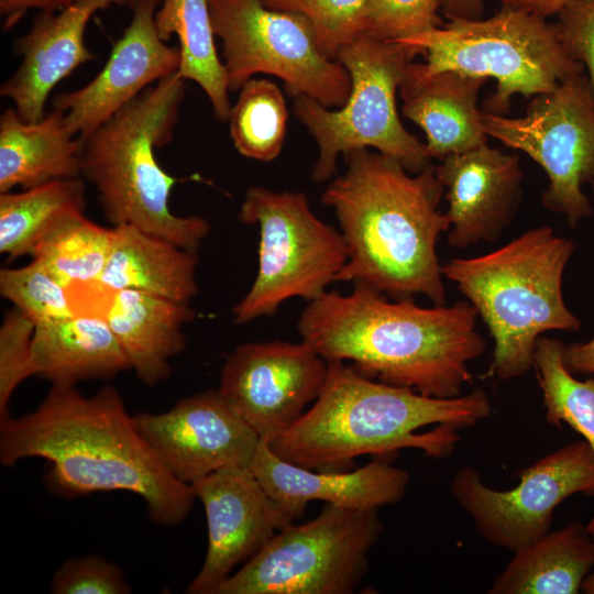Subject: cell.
Instances as JSON below:
<instances>
[{"label": "cell", "mask_w": 594, "mask_h": 594, "mask_svg": "<svg viewBox=\"0 0 594 594\" xmlns=\"http://www.w3.org/2000/svg\"><path fill=\"white\" fill-rule=\"evenodd\" d=\"M441 0H370L362 20L361 35L383 42L441 28Z\"/></svg>", "instance_id": "34"}, {"label": "cell", "mask_w": 594, "mask_h": 594, "mask_svg": "<svg viewBox=\"0 0 594 594\" xmlns=\"http://www.w3.org/2000/svg\"><path fill=\"white\" fill-rule=\"evenodd\" d=\"M0 295L35 326L74 314L67 288L37 260L0 271Z\"/></svg>", "instance_id": "32"}, {"label": "cell", "mask_w": 594, "mask_h": 594, "mask_svg": "<svg viewBox=\"0 0 594 594\" xmlns=\"http://www.w3.org/2000/svg\"><path fill=\"white\" fill-rule=\"evenodd\" d=\"M594 194V182L591 184ZM563 361L572 374H594V338L564 346Z\"/></svg>", "instance_id": "39"}, {"label": "cell", "mask_w": 594, "mask_h": 594, "mask_svg": "<svg viewBox=\"0 0 594 594\" xmlns=\"http://www.w3.org/2000/svg\"><path fill=\"white\" fill-rule=\"evenodd\" d=\"M133 0H78L55 13L40 12L30 31L15 38L13 48L22 56L16 70L0 87L19 117L37 122L45 117L46 100L54 87L81 64L96 59L85 43V32L96 12Z\"/></svg>", "instance_id": "19"}, {"label": "cell", "mask_w": 594, "mask_h": 594, "mask_svg": "<svg viewBox=\"0 0 594 594\" xmlns=\"http://www.w3.org/2000/svg\"><path fill=\"white\" fill-rule=\"evenodd\" d=\"M508 491L487 486L472 466L453 476L451 492L488 543L516 551L550 531L553 513L578 493L594 496V452L585 440L569 443L520 470Z\"/></svg>", "instance_id": "13"}, {"label": "cell", "mask_w": 594, "mask_h": 594, "mask_svg": "<svg viewBox=\"0 0 594 594\" xmlns=\"http://www.w3.org/2000/svg\"><path fill=\"white\" fill-rule=\"evenodd\" d=\"M205 509L208 543L189 594H213L233 569L253 558L294 521L263 488L250 468H230L191 484Z\"/></svg>", "instance_id": "16"}, {"label": "cell", "mask_w": 594, "mask_h": 594, "mask_svg": "<svg viewBox=\"0 0 594 594\" xmlns=\"http://www.w3.org/2000/svg\"><path fill=\"white\" fill-rule=\"evenodd\" d=\"M88 314L106 319L131 370L147 386L168 377L169 360L186 345L184 327L196 316L186 302L136 289L110 290L102 285Z\"/></svg>", "instance_id": "21"}, {"label": "cell", "mask_w": 594, "mask_h": 594, "mask_svg": "<svg viewBox=\"0 0 594 594\" xmlns=\"http://www.w3.org/2000/svg\"><path fill=\"white\" fill-rule=\"evenodd\" d=\"M468 300L421 307L355 284L308 302L297 329L327 362L350 361L362 375L437 398L458 397L470 363L486 350Z\"/></svg>", "instance_id": "2"}, {"label": "cell", "mask_w": 594, "mask_h": 594, "mask_svg": "<svg viewBox=\"0 0 594 594\" xmlns=\"http://www.w3.org/2000/svg\"><path fill=\"white\" fill-rule=\"evenodd\" d=\"M571 0H501L505 9L521 10L540 18L556 15Z\"/></svg>", "instance_id": "41"}, {"label": "cell", "mask_w": 594, "mask_h": 594, "mask_svg": "<svg viewBox=\"0 0 594 594\" xmlns=\"http://www.w3.org/2000/svg\"><path fill=\"white\" fill-rule=\"evenodd\" d=\"M591 535L594 541V532ZM581 590L586 594H594V572L586 575L582 582Z\"/></svg>", "instance_id": "42"}, {"label": "cell", "mask_w": 594, "mask_h": 594, "mask_svg": "<svg viewBox=\"0 0 594 594\" xmlns=\"http://www.w3.org/2000/svg\"><path fill=\"white\" fill-rule=\"evenodd\" d=\"M54 594H127L131 587L121 569L100 556L74 558L55 572Z\"/></svg>", "instance_id": "36"}, {"label": "cell", "mask_w": 594, "mask_h": 594, "mask_svg": "<svg viewBox=\"0 0 594 594\" xmlns=\"http://www.w3.org/2000/svg\"><path fill=\"white\" fill-rule=\"evenodd\" d=\"M556 15L560 42L575 62L587 68L594 96V0H571Z\"/></svg>", "instance_id": "37"}, {"label": "cell", "mask_w": 594, "mask_h": 594, "mask_svg": "<svg viewBox=\"0 0 594 594\" xmlns=\"http://www.w3.org/2000/svg\"><path fill=\"white\" fill-rule=\"evenodd\" d=\"M441 12L451 20H479L484 13L483 0H441Z\"/></svg>", "instance_id": "40"}, {"label": "cell", "mask_w": 594, "mask_h": 594, "mask_svg": "<svg viewBox=\"0 0 594 594\" xmlns=\"http://www.w3.org/2000/svg\"><path fill=\"white\" fill-rule=\"evenodd\" d=\"M162 0H133V16L97 76L81 88L55 96L73 135L82 139L152 84L179 68L180 52L160 37L155 12Z\"/></svg>", "instance_id": "17"}, {"label": "cell", "mask_w": 594, "mask_h": 594, "mask_svg": "<svg viewBox=\"0 0 594 594\" xmlns=\"http://www.w3.org/2000/svg\"><path fill=\"white\" fill-rule=\"evenodd\" d=\"M398 42L416 47L428 72L494 78L496 92L485 111L497 114L508 111L514 95L538 96L584 72L561 44L554 23L516 9L501 8L488 19L451 20Z\"/></svg>", "instance_id": "8"}, {"label": "cell", "mask_w": 594, "mask_h": 594, "mask_svg": "<svg viewBox=\"0 0 594 594\" xmlns=\"http://www.w3.org/2000/svg\"><path fill=\"white\" fill-rule=\"evenodd\" d=\"M238 218L260 234L256 277L232 310L238 324L273 316L290 298H319L346 263L341 232L311 211L302 193L252 186Z\"/></svg>", "instance_id": "9"}, {"label": "cell", "mask_w": 594, "mask_h": 594, "mask_svg": "<svg viewBox=\"0 0 594 594\" xmlns=\"http://www.w3.org/2000/svg\"><path fill=\"white\" fill-rule=\"evenodd\" d=\"M209 7L230 90H240L256 74H267L280 78L294 98L307 96L326 108L345 103L350 76L341 63L322 53L304 16L267 9L262 0H209Z\"/></svg>", "instance_id": "11"}, {"label": "cell", "mask_w": 594, "mask_h": 594, "mask_svg": "<svg viewBox=\"0 0 594 594\" xmlns=\"http://www.w3.org/2000/svg\"><path fill=\"white\" fill-rule=\"evenodd\" d=\"M491 411L482 389L452 398L429 397L330 361L311 407L268 444L285 461L315 471H346L361 455L386 457L410 448L446 459L460 440L458 430L476 425Z\"/></svg>", "instance_id": "4"}, {"label": "cell", "mask_w": 594, "mask_h": 594, "mask_svg": "<svg viewBox=\"0 0 594 594\" xmlns=\"http://www.w3.org/2000/svg\"><path fill=\"white\" fill-rule=\"evenodd\" d=\"M32 366L34 375L65 386L108 380L131 370L106 319L92 314L36 324Z\"/></svg>", "instance_id": "23"}, {"label": "cell", "mask_w": 594, "mask_h": 594, "mask_svg": "<svg viewBox=\"0 0 594 594\" xmlns=\"http://www.w3.org/2000/svg\"><path fill=\"white\" fill-rule=\"evenodd\" d=\"M345 172L324 189L348 260L337 280L367 286L391 299L427 297L446 304L437 243L450 224L439 209L444 190L433 166L411 174L370 148L345 155Z\"/></svg>", "instance_id": "3"}, {"label": "cell", "mask_w": 594, "mask_h": 594, "mask_svg": "<svg viewBox=\"0 0 594 594\" xmlns=\"http://www.w3.org/2000/svg\"><path fill=\"white\" fill-rule=\"evenodd\" d=\"M490 594H576L594 566V541L580 522L549 531L514 551Z\"/></svg>", "instance_id": "26"}, {"label": "cell", "mask_w": 594, "mask_h": 594, "mask_svg": "<svg viewBox=\"0 0 594 594\" xmlns=\"http://www.w3.org/2000/svg\"><path fill=\"white\" fill-rule=\"evenodd\" d=\"M80 177L56 179L21 193L0 194V252L9 258L33 255L47 230L70 210L85 211Z\"/></svg>", "instance_id": "28"}, {"label": "cell", "mask_w": 594, "mask_h": 594, "mask_svg": "<svg viewBox=\"0 0 594 594\" xmlns=\"http://www.w3.org/2000/svg\"><path fill=\"white\" fill-rule=\"evenodd\" d=\"M35 323L13 307L0 326V421L10 417L9 400L16 387L34 375L32 340Z\"/></svg>", "instance_id": "35"}, {"label": "cell", "mask_w": 594, "mask_h": 594, "mask_svg": "<svg viewBox=\"0 0 594 594\" xmlns=\"http://www.w3.org/2000/svg\"><path fill=\"white\" fill-rule=\"evenodd\" d=\"M53 109L37 122L22 120L15 109L0 117V194L80 177V142Z\"/></svg>", "instance_id": "25"}, {"label": "cell", "mask_w": 594, "mask_h": 594, "mask_svg": "<svg viewBox=\"0 0 594 594\" xmlns=\"http://www.w3.org/2000/svg\"><path fill=\"white\" fill-rule=\"evenodd\" d=\"M133 418L165 469L189 485L224 469L250 468L261 439L218 389L186 397L167 411Z\"/></svg>", "instance_id": "15"}, {"label": "cell", "mask_w": 594, "mask_h": 594, "mask_svg": "<svg viewBox=\"0 0 594 594\" xmlns=\"http://www.w3.org/2000/svg\"><path fill=\"white\" fill-rule=\"evenodd\" d=\"M26 458L51 463L45 473L51 492L66 497L131 492L160 525H179L196 499L191 485L175 479L140 435L112 386L86 397L75 386L52 385L34 411L0 421L1 463Z\"/></svg>", "instance_id": "1"}, {"label": "cell", "mask_w": 594, "mask_h": 594, "mask_svg": "<svg viewBox=\"0 0 594 594\" xmlns=\"http://www.w3.org/2000/svg\"><path fill=\"white\" fill-rule=\"evenodd\" d=\"M250 469L294 520L311 502L362 510L394 505L403 499L409 483L407 471L384 461H372L353 471L306 469L275 454L267 438L260 439Z\"/></svg>", "instance_id": "20"}, {"label": "cell", "mask_w": 594, "mask_h": 594, "mask_svg": "<svg viewBox=\"0 0 594 594\" xmlns=\"http://www.w3.org/2000/svg\"><path fill=\"white\" fill-rule=\"evenodd\" d=\"M113 228H103L70 210L61 216L40 240L32 255L66 288L99 282L106 266Z\"/></svg>", "instance_id": "29"}, {"label": "cell", "mask_w": 594, "mask_h": 594, "mask_svg": "<svg viewBox=\"0 0 594 594\" xmlns=\"http://www.w3.org/2000/svg\"><path fill=\"white\" fill-rule=\"evenodd\" d=\"M370 0H262L271 10L297 13L312 26L322 53L336 59L339 52L361 35Z\"/></svg>", "instance_id": "33"}, {"label": "cell", "mask_w": 594, "mask_h": 594, "mask_svg": "<svg viewBox=\"0 0 594 594\" xmlns=\"http://www.w3.org/2000/svg\"><path fill=\"white\" fill-rule=\"evenodd\" d=\"M433 169L448 201V245L462 250L497 241L521 202L518 156L485 144L446 156Z\"/></svg>", "instance_id": "18"}, {"label": "cell", "mask_w": 594, "mask_h": 594, "mask_svg": "<svg viewBox=\"0 0 594 594\" xmlns=\"http://www.w3.org/2000/svg\"><path fill=\"white\" fill-rule=\"evenodd\" d=\"M418 55L414 46L360 35L336 58L351 79L350 95L342 107L330 110L310 97L295 98L293 112L318 146L311 173L315 182L330 179L339 154L359 148H374L411 174L431 166L425 143L404 128L396 106L406 68Z\"/></svg>", "instance_id": "7"}, {"label": "cell", "mask_w": 594, "mask_h": 594, "mask_svg": "<svg viewBox=\"0 0 594 594\" xmlns=\"http://www.w3.org/2000/svg\"><path fill=\"white\" fill-rule=\"evenodd\" d=\"M482 121L488 136L526 153L546 172L543 207L572 228L593 215L582 189L594 182V96L584 72L536 96L522 117L482 110Z\"/></svg>", "instance_id": "12"}, {"label": "cell", "mask_w": 594, "mask_h": 594, "mask_svg": "<svg viewBox=\"0 0 594 594\" xmlns=\"http://www.w3.org/2000/svg\"><path fill=\"white\" fill-rule=\"evenodd\" d=\"M155 25L164 42L177 35L180 52L177 73L201 87L217 120L228 121L232 108L230 89L215 43L209 0H162L155 12Z\"/></svg>", "instance_id": "27"}, {"label": "cell", "mask_w": 594, "mask_h": 594, "mask_svg": "<svg viewBox=\"0 0 594 594\" xmlns=\"http://www.w3.org/2000/svg\"><path fill=\"white\" fill-rule=\"evenodd\" d=\"M378 509L324 504L312 519L289 524L213 594H351L383 531Z\"/></svg>", "instance_id": "10"}, {"label": "cell", "mask_w": 594, "mask_h": 594, "mask_svg": "<svg viewBox=\"0 0 594 594\" xmlns=\"http://www.w3.org/2000/svg\"><path fill=\"white\" fill-rule=\"evenodd\" d=\"M287 118L279 88L267 79H249L228 119L235 150L248 158L275 160L285 142Z\"/></svg>", "instance_id": "31"}, {"label": "cell", "mask_w": 594, "mask_h": 594, "mask_svg": "<svg viewBox=\"0 0 594 594\" xmlns=\"http://www.w3.org/2000/svg\"><path fill=\"white\" fill-rule=\"evenodd\" d=\"M486 78L455 70L428 72L424 63L407 66L399 86L403 116L426 135L430 158L463 153L487 144L479 92Z\"/></svg>", "instance_id": "22"}, {"label": "cell", "mask_w": 594, "mask_h": 594, "mask_svg": "<svg viewBox=\"0 0 594 594\" xmlns=\"http://www.w3.org/2000/svg\"><path fill=\"white\" fill-rule=\"evenodd\" d=\"M565 344L556 338L540 337L536 344L534 369L542 394L546 422L566 424L591 446L594 452V374L579 381L563 361ZM594 532V515L586 526Z\"/></svg>", "instance_id": "30"}, {"label": "cell", "mask_w": 594, "mask_h": 594, "mask_svg": "<svg viewBox=\"0 0 594 594\" xmlns=\"http://www.w3.org/2000/svg\"><path fill=\"white\" fill-rule=\"evenodd\" d=\"M574 243L549 226L532 228L474 257H455L442 273L475 308L494 340L491 374L507 381L534 369L537 341L551 330L576 332L581 320L562 294Z\"/></svg>", "instance_id": "6"}, {"label": "cell", "mask_w": 594, "mask_h": 594, "mask_svg": "<svg viewBox=\"0 0 594 594\" xmlns=\"http://www.w3.org/2000/svg\"><path fill=\"white\" fill-rule=\"evenodd\" d=\"M327 375L328 362L304 341L248 342L227 358L218 392L260 438L271 439L302 416Z\"/></svg>", "instance_id": "14"}, {"label": "cell", "mask_w": 594, "mask_h": 594, "mask_svg": "<svg viewBox=\"0 0 594 594\" xmlns=\"http://www.w3.org/2000/svg\"><path fill=\"white\" fill-rule=\"evenodd\" d=\"M99 283L110 289H136L188 304L198 293L196 252L131 224L114 226Z\"/></svg>", "instance_id": "24"}, {"label": "cell", "mask_w": 594, "mask_h": 594, "mask_svg": "<svg viewBox=\"0 0 594 594\" xmlns=\"http://www.w3.org/2000/svg\"><path fill=\"white\" fill-rule=\"evenodd\" d=\"M78 0H0V14L3 30L13 28L29 10L35 9L42 13L62 11Z\"/></svg>", "instance_id": "38"}, {"label": "cell", "mask_w": 594, "mask_h": 594, "mask_svg": "<svg viewBox=\"0 0 594 594\" xmlns=\"http://www.w3.org/2000/svg\"><path fill=\"white\" fill-rule=\"evenodd\" d=\"M185 90V79L175 72L78 138L80 169L113 227L131 224L197 253L211 226L202 217L172 212L168 200L179 179L155 157V148L173 139Z\"/></svg>", "instance_id": "5"}]
</instances>
